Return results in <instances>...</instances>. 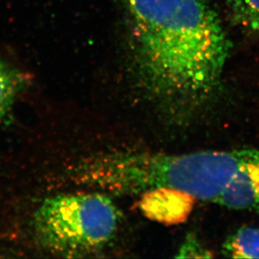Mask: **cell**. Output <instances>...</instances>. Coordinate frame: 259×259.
I'll list each match as a JSON object with an SVG mask.
<instances>
[{
	"label": "cell",
	"instance_id": "cell-1",
	"mask_svg": "<svg viewBox=\"0 0 259 259\" xmlns=\"http://www.w3.org/2000/svg\"><path fill=\"white\" fill-rule=\"evenodd\" d=\"M143 84L168 119L187 124L220 90L231 44L205 0H127Z\"/></svg>",
	"mask_w": 259,
	"mask_h": 259
},
{
	"label": "cell",
	"instance_id": "cell-2",
	"mask_svg": "<svg viewBox=\"0 0 259 259\" xmlns=\"http://www.w3.org/2000/svg\"><path fill=\"white\" fill-rule=\"evenodd\" d=\"M254 149L167 154L120 152L81 162L73 169L76 183L120 194L171 187L215 202Z\"/></svg>",
	"mask_w": 259,
	"mask_h": 259
},
{
	"label": "cell",
	"instance_id": "cell-3",
	"mask_svg": "<svg viewBox=\"0 0 259 259\" xmlns=\"http://www.w3.org/2000/svg\"><path fill=\"white\" fill-rule=\"evenodd\" d=\"M120 223V211L99 193L59 195L47 198L33 220L39 243L53 252L75 255L94 252L108 244Z\"/></svg>",
	"mask_w": 259,
	"mask_h": 259
},
{
	"label": "cell",
	"instance_id": "cell-4",
	"mask_svg": "<svg viewBox=\"0 0 259 259\" xmlns=\"http://www.w3.org/2000/svg\"><path fill=\"white\" fill-rule=\"evenodd\" d=\"M196 199L171 187H157L143 192L140 210L147 218L167 226L185 223L193 210Z\"/></svg>",
	"mask_w": 259,
	"mask_h": 259
},
{
	"label": "cell",
	"instance_id": "cell-5",
	"mask_svg": "<svg viewBox=\"0 0 259 259\" xmlns=\"http://www.w3.org/2000/svg\"><path fill=\"white\" fill-rule=\"evenodd\" d=\"M214 203L232 210L259 212L258 150L241 164Z\"/></svg>",
	"mask_w": 259,
	"mask_h": 259
},
{
	"label": "cell",
	"instance_id": "cell-6",
	"mask_svg": "<svg viewBox=\"0 0 259 259\" xmlns=\"http://www.w3.org/2000/svg\"><path fill=\"white\" fill-rule=\"evenodd\" d=\"M223 252L232 258H259V228H240L226 240Z\"/></svg>",
	"mask_w": 259,
	"mask_h": 259
},
{
	"label": "cell",
	"instance_id": "cell-7",
	"mask_svg": "<svg viewBox=\"0 0 259 259\" xmlns=\"http://www.w3.org/2000/svg\"><path fill=\"white\" fill-rule=\"evenodd\" d=\"M21 87L20 74L0 61V121L15 102Z\"/></svg>",
	"mask_w": 259,
	"mask_h": 259
},
{
	"label": "cell",
	"instance_id": "cell-8",
	"mask_svg": "<svg viewBox=\"0 0 259 259\" xmlns=\"http://www.w3.org/2000/svg\"><path fill=\"white\" fill-rule=\"evenodd\" d=\"M212 257V252L195 233L186 235L176 256L180 258H209Z\"/></svg>",
	"mask_w": 259,
	"mask_h": 259
},
{
	"label": "cell",
	"instance_id": "cell-9",
	"mask_svg": "<svg viewBox=\"0 0 259 259\" xmlns=\"http://www.w3.org/2000/svg\"><path fill=\"white\" fill-rule=\"evenodd\" d=\"M237 16L246 27L259 32V0H245Z\"/></svg>",
	"mask_w": 259,
	"mask_h": 259
},
{
	"label": "cell",
	"instance_id": "cell-10",
	"mask_svg": "<svg viewBox=\"0 0 259 259\" xmlns=\"http://www.w3.org/2000/svg\"><path fill=\"white\" fill-rule=\"evenodd\" d=\"M225 1L232 8V10H234L235 12L237 13V15H238L245 0H225Z\"/></svg>",
	"mask_w": 259,
	"mask_h": 259
}]
</instances>
